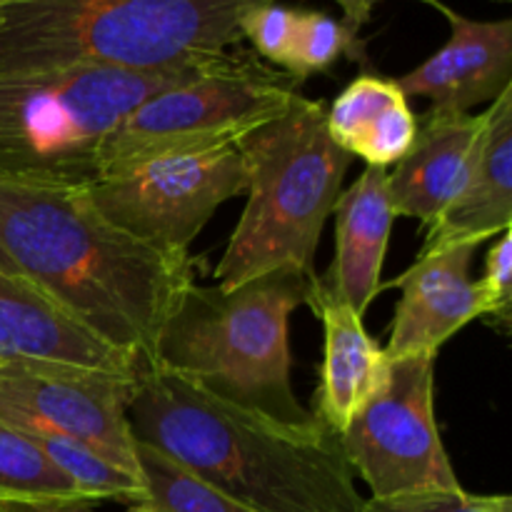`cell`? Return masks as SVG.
<instances>
[{
    "instance_id": "obj_1",
    "label": "cell",
    "mask_w": 512,
    "mask_h": 512,
    "mask_svg": "<svg viewBox=\"0 0 512 512\" xmlns=\"http://www.w3.org/2000/svg\"><path fill=\"white\" fill-rule=\"evenodd\" d=\"M0 270L135 358H150L165 318L195 283L190 253L123 233L83 188L45 185L0 183Z\"/></svg>"
},
{
    "instance_id": "obj_2",
    "label": "cell",
    "mask_w": 512,
    "mask_h": 512,
    "mask_svg": "<svg viewBox=\"0 0 512 512\" xmlns=\"http://www.w3.org/2000/svg\"><path fill=\"white\" fill-rule=\"evenodd\" d=\"M128 425L135 443L258 512H360L340 435L315 413L283 425L233 408L140 358Z\"/></svg>"
},
{
    "instance_id": "obj_3",
    "label": "cell",
    "mask_w": 512,
    "mask_h": 512,
    "mask_svg": "<svg viewBox=\"0 0 512 512\" xmlns=\"http://www.w3.org/2000/svg\"><path fill=\"white\" fill-rule=\"evenodd\" d=\"M315 278L283 268L238 288L190 283L143 360L233 408L283 425L313 423L293 390L288 325Z\"/></svg>"
},
{
    "instance_id": "obj_4",
    "label": "cell",
    "mask_w": 512,
    "mask_h": 512,
    "mask_svg": "<svg viewBox=\"0 0 512 512\" xmlns=\"http://www.w3.org/2000/svg\"><path fill=\"white\" fill-rule=\"evenodd\" d=\"M265 3L278 0H5L0 73L213 63L238 48L240 18Z\"/></svg>"
},
{
    "instance_id": "obj_5",
    "label": "cell",
    "mask_w": 512,
    "mask_h": 512,
    "mask_svg": "<svg viewBox=\"0 0 512 512\" xmlns=\"http://www.w3.org/2000/svg\"><path fill=\"white\" fill-rule=\"evenodd\" d=\"M325 113L323 100L300 93L285 113L238 140L248 203L213 273L218 288L283 268L318 275L320 235L353 163L330 138Z\"/></svg>"
},
{
    "instance_id": "obj_6",
    "label": "cell",
    "mask_w": 512,
    "mask_h": 512,
    "mask_svg": "<svg viewBox=\"0 0 512 512\" xmlns=\"http://www.w3.org/2000/svg\"><path fill=\"white\" fill-rule=\"evenodd\" d=\"M213 63L173 70L65 65L0 73V183L85 188L100 175V150L125 115Z\"/></svg>"
},
{
    "instance_id": "obj_7",
    "label": "cell",
    "mask_w": 512,
    "mask_h": 512,
    "mask_svg": "<svg viewBox=\"0 0 512 512\" xmlns=\"http://www.w3.org/2000/svg\"><path fill=\"white\" fill-rule=\"evenodd\" d=\"M298 80L248 53L223 55L193 78L145 98L100 150V173L145 155L238 143L300 95Z\"/></svg>"
},
{
    "instance_id": "obj_8",
    "label": "cell",
    "mask_w": 512,
    "mask_h": 512,
    "mask_svg": "<svg viewBox=\"0 0 512 512\" xmlns=\"http://www.w3.org/2000/svg\"><path fill=\"white\" fill-rule=\"evenodd\" d=\"M248 188L238 143L145 155L103 170L85 195L108 223L165 253H188L218 208Z\"/></svg>"
},
{
    "instance_id": "obj_9",
    "label": "cell",
    "mask_w": 512,
    "mask_h": 512,
    "mask_svg": "<svg viewBox=\"0 0 512 512\" xmlns=\"http://www.w3.org/2000/svg\"><path fill=\"white\" fill-rule=\"evenodd\" d=\"M435 358L393 360L385 388L340 433L348 465L373 498L463 488L435 418Z\"/></svg>"
},
{
    "instance_id": "obj_10",
    "label": "cell",
    "mask_w": 512,
    "mask_h": 512,
    "mask_svg": "<svg viewBox=\"0 0 512 512\" xmlns=\"http://www.w3.org/2000/svg\"><path fill=\"white\" fill-rule=\"evenodd\" d=\"M133 383L135 375L68 365H3L0 420L30 433L78 440L125 473L143 478L128 425Z\"/></svg>"
},
{
    "instance_id": "obj_11",
    "label": "cell",
    "mask_w": 512,
    "mask_h": 512,
    "mask_svg": "<svg viewBox=\"0 0 512 512\" xmlns=\"http://www.w3.org/2000/svg\"><path fill=\"white\" fill-rule=\"evenodd\" d=\"M478 245L423 248L418 260L390 280L400 290L385 353L390 360L438 355L468 323L483 318L478 283L470 278Z\"/></svg>"
},
{
    "instance_id": "obj_12",
    "label": "cell",
    "mask_w": 512,
    "mask_h": 512,
    "mask_svg": "<svg viewBox=\"0 0 512 512\" xmlns=\"http://www.w3.org/2000/svg\"><path fill=\"white\" fill-rule=\"evenodd\" d=\"M450 38L438 53L395 78L408 98H428L433 113H470L512 88V20H473L440 3Z\"/></svg>"
},
{
    "instance_id": "obj_13",
    "label": "cell",
    "mask_w": 512,
    "mask_h": 512,
    "mask_svg": "<svg viewBox=\"0 0 512 512\" xmlns=\"http://www.w3.org/2000/svg\"><path fill=\"white\" fill-rule=\"evenodd\" d=\"M485 113H428L418 118V135L403 160L388 173V195L398 218H415L433 228L463 193L470 178Z\"/></svg>"
},
{
    "instance_id": "obj_14",
    "label": "cell",
    "mask_w": 512,
    "mask_h": 512,
    "mask_svg": "<svg viewBox=\"0 0 512 512\" xmlns=\"http://www.w3.org/2000/svg\"><path fill=\"white\" fill-rule=\"evenodd\" d=\"M28 363L135 375L140 358L100 340L33 285L0 270V368Z\"/></svg>"
},
{
    "instance_id": "obj_15",
    "label": "cell",
    "mask_w": 512,
    "mask_h": 512,
    "mask_svg": "<svg viewBox=\"0 0 512 512\" xmlns=\"http://www.w3.org/2000/svg\"><path fill=\"white\" fill-rule=\"evenodd\" d=\"M305 305H310L323 323V368L315 413L340 435L385 388L393 360L365 330L363 315L330 293L320 275L310 283Z\"/></svg>"
},
{
    "instance_id": "obj_16",
    "label": "cell",
    "mask_w": 512,
    "mask_h": 512,
    "mask_svg": "<svg viewBox=\"0 0 512 512\" xmlns=\"http://www.w3.org/2000/svg\"><path fill=\"white\" fill-rule=\"evenodd\" d=\"M335 213V260L323 285L365 315L383 290V263L393 233L395 210L388 195V170L365 168L348 190L338 195Z\"/></svg>"
},
{
    "instance_id": "obj_17",
    "label": "cell",
    "mask_w": 512,
    "mask_h": 512,
    "mask_svg": "<svg viewBox=\"0 0 512 512\" xmlns=\"http://www.w3.org/2000/svg\"><path fill=\"white\" fill-rule=\"evenodd\" d=\"M512 225V88L488 108L470 178L448 213L428 228L423 248L480 245Z\"/></svg>"
},
{
    "instance_id": "obj_18",
    "label": "cell",
    "mask_w": 512,
    "mask_h": 512,
    "mask_svg": "<svg viewBox=\"0 0 512 512\" xmlns=\"http://www.w3.org/2000/svg\"><path fill=\"white\" fill-rule=\"evenodd\" d=\"M333 143L368 168H393L418 135V115L395 78L363 73L333 100L325 113Z\"/></svg>"
},
{
    "instance_id": "obj_19",
    "label": "cell",
    "mask_w": 512,
    "mask_h": 512,
    "mask_svg": "<svg viewBox=\"0 0 512 512\" xmlns=\"http://www.w3.org/2000/svg\"><path fill=\"white\" fill-rule=\"evenodd\" d=\"M25 433L38 443L45 458L75 485V490L88 503L115 500V503L138 505L148 500V488H145L143 478L125 473L123 468L105 460L88 445L53 433H30V430H25Z\"/></svg>"
},
{
    "instance_id": "obj_20",
    "label": "cell",
    "mask_w": 512,
    "mask_h": 512,
    "mask_svg": "<svg viewBox=\"0 0 512 512\" xmlns=\"http://www.w3.org/2000/svg\"><path fill=\"white\" fill-rule=\"evenodd\" d=\"M85 500L25 430L0 420V503Z\"/></svg>"
},
{
    "instance_id": "obj_21",
    "label": "cell",
    "mask_w": 512,
    "mask_h": 512,
    "mask_svg": "<svg viewBox=\"0 0 512 512\" xmlns=\"http://www.w3.org/2000/svg\"><path fill=\"white\" fill-rule=\"evenodd\" d=\"M135 455L148 488L145 503L153 508L163 512H258L215 493L158 450L135 443Z\"/></svg>"
},
{
    "instance_id": "obj_22",
    "label": "cell",
    "mask_w": 512,
    "mask_h": 512,
    "mask_svg": "<svg viewBox=\"0 0 512 512\" xmlns=\"http://www.w3.org/2000/svg\"><path fill=\"white\" fill-rule=\"evenodd\" d=\"M340 55H350L355 60H365V50L360 38H353L343 20L330 18L320 10H298L295 18L293 45L283 73L303 83L315 73H325L333 68Z\"/></svg>"
},
{
    "instance_id": "obj_23",
    "label": "cell",
    "mask_w": 512,
    "mask_h": 512,
    "mask_svg": "<svg viewBox=\"0 0 512 512\" xmlns=\"http://www.w3.org/2000/svg\"><path fill=\"white\" fill-rule=\"evenodd\" d=\"M360 512H512L510 495H475L468 490H428L365 500Z\"/></svg>"
},
{
    "instance_id": "obj_24",
    "label": "cell",
    "mask_w": 512,
    "mask_h": 512,
    "mask_svg": "<svg viewBox=\"0 0 512 512\" xmlns=\"http://www.w3.org/2000/svg\"><path fill=\"white\" fill-rule=\"evenodd\" d=\"M295 18L298 10L285 8L278 3H265L258 8H250L240 18V33L243 40H250L255 53L268 65H278L285 70L290 58V45H293Z\"/></svg>"
},
{
    "instance_id": "obj_25",
    "label": "cell",
    "mask_w": 512,
    "mask_h": 512,
    "mask_svg": "<svg viewBox=\"0 0 512 512\" xmlns=\"http://www.w3.org/2000/svg\"><path fill=\"white\" fill-rule=\"evenodd\" d=\"M478 283L483 318L498 330L508 333L512 320V233L505 230L493 240L485 258L483 278Z\"/></svg>"
},
{
    "instance_id": "obj_26",
    "label": "cell",
    "mask_w": 512,
    "mask_h": 512,
    "mask_svg": "<svg viewBox=\"0 0 512 512\" xmlns=\"http://www.w3.org/2000/svg\"><path fill=\"white\" fill-rule=\"evenodd\" d=\"M335 3H338L340 10H343V25L348 28V33L353 35V38H358L360 28L370 20L375 5L383 3V0H335ZM420 3H428L433 5V8H440V0H420Z\"/></svg>"
},
{
    "instance_id": "obj_27",
    "label": "cell",
    "mask_w": 512,
    "mask_h": 512,
    "mask_svg": "<svg viewBox=\"0 0 512 512\" xmlns=\"http://www.w3.org/2000/svg\"><path fill=\"white\" fill-rule=\"evenodd\" d=\"M8 512H95L88 500H10Z\"/></svg>"
},
{
    "instance_id": "obj_28",
    "label": "cell",
    "mask_w": 512,
    "mask_h": 512,
    "mask_svg": "<svg viewBox=\"0 0 512 512\" xmlns=\"http://www.w3.org/2000/svg\"><path fill=\"white\" fill-rule=\"evenodd\" d=\"M128 512H163V510L153 508V505H148V503H138V505H130Z\"/></svg>"
},
{
    "instance_id": "obj_29",
    "label": "cell",
    "mask_w": 512,
    "mask_h": 512,
    "mask_svg": "<svg viewBox=\"0 0 512 512\" xmlns=\"http://www.w3.org/2000/svg\"><path fill=\"white\" fill-rule=\"evenodd\" d=\"M3 5H5V0H0V15H3Z\"/></svg>"
},
{
    "instance_id": "obj_30",
    "label": "cell",
    "mask_w": 512,
    "mask_h": 512,
    "mask_svg": "<svg viewBox=\"0 0 512 512\" xmlns=\"http://www.w3.org/2000/svg\"><path fill=\"white\" fill-rule=\"evenodd\" d=\"M0 512H8V510H5V505H3V503H0Z\"/></svg>"
},
{
    "instance_id": "obj_31",
    "label": "cell",
    "mask_w": 512,
    "mask_h": 512,
    "mask_svg": "<svg viewBox=\"0 0 512 512\" xmlns=\"http://www.w3.org/2000/svg\"><path fill=\"white\" fill-rule=\"evenodd\" d=\"M498 3H508V0H498Z\"/></svg>"
}]
</instances>
